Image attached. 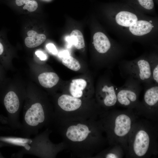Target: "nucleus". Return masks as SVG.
Returning <instances> with one entry per match:
<instances>
[{"label":"nucleus","instance_id":"9","mask_svg":"<svg viewBox=\"0 0 158 158\" xmlns=\"http://www.w3.org/2000/svg\"><path fill=\"white\" fill-rule=\"evenodd\" d=\"M58 104L63 110L66 111H72L80 107L82 104V101L79 98L64 94L59 98Z\"/></svg>","mask_w":158,"mask_h":158},{"label":"nucleus","instance_id":"24","mask_svg":"<svg viewBox=\"0 0 158 158\" xmlns=\"http://www.w3.org/2000/svg\"><path fill=\"white\" fill-rule=\"evenodd\" d=\"M69 51L67 50H64L60 51L58 54V56L61 58H65L70 55Z\"/></svg>","mask_w":158,"mask_h":158},{"label":"nucleus","instance_id":"10","mask_svg":"<svg viewBox=\"0 0 158 158\" xmlns=\"http://www.w3.org/2000/svg\"><path fill=\"white\" fill-rule=\"evenodd\" d=\"M93 43L96 50L99 53L105 54L111 49V43L107 37L103 33L97 32L93 37Z\"/></svg>","mask_w":158,"mask_h":158},{"label":"nucleus","instance_id":"21","mask_svg":"<svg viewBox=\"0 0 158 158\" xmlns=\"http://www.w3.org/2000/svg\"><path fill=\"white\" fill-rule=\"evenodd\" d=\"M140 4L144 8L148 10L152 9L154 6L153 0H138Z\"/></svg>","mask_w":158,"mask_h":158},{"label":"nucleus","instance_id":"22","mask_svg":"<svg viewBox=\"0 0 158 158\" xmlns=\"http://www.w3.org/2000/svg\"><path fill=\"white\" fill-rule=\"evenodd\" d=\"M46 47L48 50L54 54H56L58 53L57 50L55 46L52 43L47 44Z\"/></svg>","mask_w":158,"mask_h":158},{"label":"nucleus","instance_id":"16","mask_svg":"<svg viewBox=\"0 0 158 158\" xmlns=\"http://www.w3.org/2000/svg\"><path fill=\"white\" fill-rule=\"evenodd\" d=\"M125 154L123 150L120 146L110 145L109 148L104 152L102 156L106 158H121Z\"/></svg>","mask_w":158,"mask_h":158},{"label":"nucleus","instance_id":"19","mask_svg":"<svg viewBox=\"0 0 158 158\" xmlns=\"http://www.w3.org/2000/svg\"><path fill=\"white\" fill-rule=\"evenodd\" d=\"M151 69L152 79L154 83L158 84V60L157 57L149 58Z\"/></svg>","mask_w":158,"mask_h":158},{"label":"nucleus","instance_id":"27","mask_svg":"<svg viewBox=\"0 0 158 158\" xmlns=\"http://www.w3.org/2000/svg\"><path fill=\"white\" fill-rule=\"evenodd\" d=\"M10 129L9 128H6L5 127H2L0 125V130L6 131L7 130H10Z\"/></svg>","mask_w":158,"mask_h":158},{"label":"nucleus","instance_id":"8","mask_svg":"<svg viewBox=\"0 0 158 158\" xmlns=\"http://www.w3.org/2000/svg\"><path fill=\"white\" fill-rule=\"evenodd\" d=\"M118 87L109 79L101 89V102L105 111L112 109L117 105V92Z\"/></svg>","mask_w":158,"mask_h":158},{"label":"nucleus","instance_id":"12","mask_svg":"<svg viewBox=\"0 0 158 158\" xmlns=\"http://www.w3.org/2000/svg\"><path fill=\"white\" fill-rule=\"evenodd\" d=\"M28 37L25 40V45L30 48H34L41 45L46 40V37L44 34H39L34 30H30L27 33Z\"/></svg>","mask_w":158,"mask_h":158},{"label":"nucleus","instance_id":"7","mask_svg":"<svg viewBox=\"0 0 158 158\" xmlns=\"http://www.w3.org/2000/svg\"><path fill=\"white\" fill-rule=\"evenodd\" d=\"M104 131L101 123H96L91 130L86 125L78 123L68 128L66 135L67 138L74 142H80L85 140L89 135L102 134Z\"/></svg>","mask_w":158,"mask_h":158},{"label":"nucleus","instance_id":"26","mask_svg":"<svg viewBox=\"0 0 158 158\" xmlns=\"http://www.w3.org/2000/svg\"><path fill=\"white\" fill-rule=\"evenodd\" d=\"M10 146L9 144L0 141V148L5 146Z\"/></svg>","mask_w":158,"mask_h":158},{"label":"nucleus","instance_id":"15","mask_svg":"<svg viewBox=\"0 0 158 158\" xmlns=\"http://www.w3.org/2000/svg\"><path fill=\"white\" fill-rule=\"evenodd\" d=\"M86 81L82 79H73L70 83L69 90L71 95L76 98L81 97L83 90L86 86Z\"/></svg>","mask_w":158,"mask_h":158},{"label":"nucleus","instance_id":"20","mask_svg":"<svg viewBox=\"0 0 158 158\" xmlns=\"http://www.w3.org/2000/svg\"><path fill=\"white\" fill-rule=\"evenodd\" d=\"M38 6V4L37 2L34 0H31L25 4L23 8L30 12H33L37 9Z\"/></svg>","mask_w":158,"mask_h":158},{"label":"nucleus","instance_id":"14","mask_svg":"<svg viewBox=\"0 0 158 158\" xmlns=\"http://www.w3.org/2000/svg\"><path fill=\"white\" fill-rule=\"evenodd\" d=\"M38 79L42 86L46 88H50L57 84L59 78L54 73L45 72L40 74L38 77Z\"/></svg>","mask_w":158,"mask_h":158},{"label":"nucleus","instance_id":"25","mask_svg":"<svg viewBox=\"0 0 158 158\" xmlns=\"http://www.w3.org/2000/svg\"><path fill=\"white\" fill-rule=\"evenodd\" d=\"M31 0H16V3L17 5L19 6L23 5L26 4Z\"/></svg>","mask_w":158,"mask_h":158},{"label":"nucleus","instance_id":"11","mask_svg":"<svg viewBox=\"0 0 158 158\" xmlns=\"http://www.w3.org/2000/svg\"><path fill=\"white\" fill-rule=\"evenodd\" d=\"M152 27V24L148 21L138 20L129 27V30L133 35L141 36L149 33Z\"/></svg>","mask_w":158,"mask_h":158},{"label":"nucleus","instance_id":"5","mask_svg":"<svg viewBox=\"0 0 158 158\" xmlns=\"http://www.w3.org/2000/svg\"><path fill=\"white\" fill-rule=\"evenodd\" d=\"M142 84L132 78H126L124 84L118 88L117 104L134 111L140 103L139 99L142 89Z\"/></svg>","mask_w":158,"mask_h":158},{"label":"nucleus","instance_id":"23","mask_svg":"<svg viewBox=\"0 0 158 158\" xmlns=\"http://www.w3.org/2000/svg\"><path fill=\"white\" fill-rule=\"evenodd\" d=\"M36 55L42 61L46 60L47 59V56L42 51H37L35 52Z\"/></svg>","mask_w":158,"mask_h":158},{"label":"nucleus","instance_id":"17","mask_svg":"<svg viewBox=\"0 0 158 158\" xmlns=\"http://www.w3.org/2000/svg\"><path fill=\"white\" fill-rule=\"evenodd\" d=\"M70 37L71 46L74 45L78 49L85 47V43L83 35L80 30H73L71 32Z\"/></svg>","mask_w":158,"mask_h":158},{"label":"nucleus","instance_id":"6","mask_svg":"<svg viewBox=\"0 0 158 158\" xmlns=\"http://www.w3.org/2000/svg\"><path fill=\"white\" fill-rule=\"evenodd\" d=\"M143 100L134 112L138 116L157 122L158 118V84L145 87Z\"/></svg>","mask_w":158,"mask_h":158},{"label":"nucleus","instance_id":"2","mask_svg":"<svg viewBox=\"0 0 158 158\" xmlns=\"http://www.w3.org/2000/svg\"><path fill=\"white\" fill-rule=\"evenodd\" d=\"M101 123L110 145H118L126 154L128 139L133 126L138 116L132 110L113 109L104 112Z\"/></svg>","mask_w":158,"mask_h":158},{"label":"nucleus","instance_id":"13","mask_svg":"<svg viewBox=\"0 0 158 158\" xmlns=\"http://www.w3.org/2000/svg\"><path fill=\"white\" fill-rule=\"evenodd\" d=\"M138 20L135 15L127 11H121L116 16V20L118 24L126 27L130 26Z\"/></svg>","mask_w":158,"mask_h":158},{"label":"nucleus","instance_id":"18","mask_svg":"<svg viewBox=\"0 0 158 158\" xmlns=\"http://www.w3.org/2000/svg\"><path fill=\"white\" fill-rule=\"evenodd\" d=\"M62 61L63 65L73 71H78L81 68L79 61L75 59L70 56L63 58Z\"/></svg>","mask_w":158,"mask_h":158},{"label":"nucleus","instance_id":"4","mask_svg":"<svg viewBox=\"0 0 158 158\" xmlns=\"http://www.w3.org/2000/svg\"><path fill=\"white\" fill-rule=\"evenodd\" d=\"M121 75L124 78H132L145 87L154 83L152 81L148 58H140L130 61L118 62Z\"/></svg>","mask_w":158,"mask_h":158},{"label":"nucleus","instance_id":"3","mask_svg":"<svg viewBox=\"0 0 158 158\" xmlns=\"http://www.w3.org/2000/svg\"><path fill=\"white\" fill-rule=\"evenodd\" d=\"M47 132L38 133L33 138L0 136V141L10 146L22 147L18 152L12 155L13 157L21 158L25 154L42 157L53 153V147L48 139L49 133Z\"/></svg>","mask_w":158,"mask_h":158},{"label":"nucleus","instance_id":"1","mask_svg":"<svg viewBox=\"0 0 158 158\" xmlns=\"http://www.w3.org/2000/svg\"><path fill=\"white\" fill-rule=\"evenodd\" d=\"M158 125L157 122L138 117L128 139L127 157L147 158L158 153Z\"/></svg>","mask_w":158,"mask_h":158}]
</instances>
